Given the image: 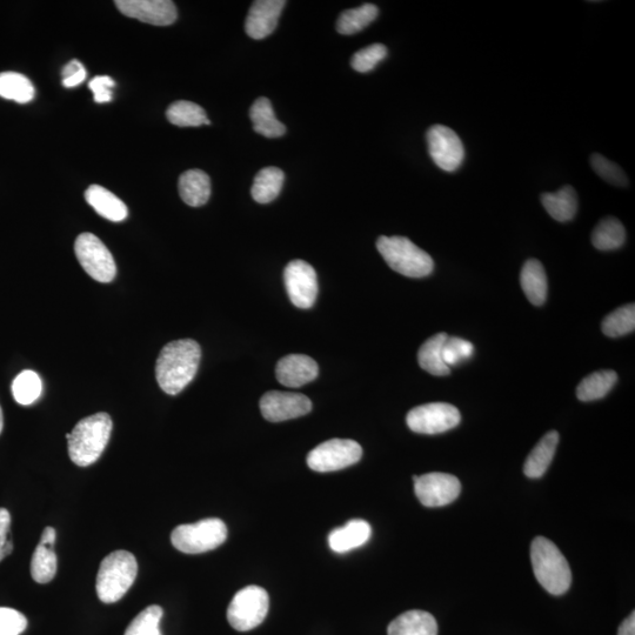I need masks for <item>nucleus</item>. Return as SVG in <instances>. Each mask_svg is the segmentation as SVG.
<instances>
[{
    "mask_svg": "<svg viewBox=\"0 0 635 635\" xmlns=\"http://www.w3.org/2000/svg\"><path fill=\"white\" fill-rule=\"evenodd\" d=\"M200 358L202 349L195 340L182 339L165 345L156 365L160 389L170 396H177L195 379Z\"/></svg>",
    "mask_w": 635,
    "mask_h": 635,
    "instance_id": "obj_1",
    "label": "nucleus"
},
{
    "mask_svg": "<svg viewBox=\"0 0 635 635\" xmlns=\"http://www.w3.org/2000/svg\"><path fill=\"white\" fill-rule=\"evenodd\" d=\"M112 427V419L105 412L80 420L69 439V456L73 463L80 467L95 464L109 444Z\"/></svg>",
    "mask_w": 635,
    "mask_h": 635,
    "instance_id": "obj_2",
    "label": "nucleus"
},
{
    "mask_svg": "<svg viewBox=\"0 0 635 635\" xmlns=\"http://www.w3.org/2000/svg\"><path fill=\"white\" fill-rule=\"evenodd\" d=\"M531 560L539 584L553 596H561L572 584L571 567L559 548L544 537H537L531 546Z\"/></svg>",
    "mask_w": 635,
    "mask_h": 635,
    "instance_id": "obj_3",
    "label": "nucleus"
},
{
    "mask_svg": "<svg viewBox=\"0 0 635 635\" xmlns=\"http://www.w3.org/2000/svg\"><path fill=\"white\" fill-rule=\"evenodd\" d=\"M137 559L127 551L109 554L100 564L97 596L104 604H115L129 592L137 578Z\"/></svg>",
    "mask_w": 635,
    "mask_h": 635,
    "instance_id": "obj_4",
    "label": "nucleus"
},
{
    "mask_svg": "<svg viewBox=\"0 0 635 635\" xmlns=\"http://www.w3.org/2000/svg\"><path fill=\"white\" fill-rule=\"evenodd\" d=\"M377 249L387 265L405 277L424 278L433 272L434 263L430 254L419 249L409 238L380 237Z\"/></svg>",
    "mask_w": 635,
    "mask_h": 635,
    "instance_id": "obj_5",
    "label": "nucleus"
},
{
    "mask_svg": "<svg viewBox=\"0 0 635 635\" xmlns=\"http://www.w3.org/2000/svg\"><path fill=\"white\" fill-rule=\"evenodd\" d=\"M227 538L223 520L209 518L195 524L179 525L171 534L172 545L186 554H199L216 550Z\"/></svg>",
    "mask_w": 635,
    "mask_h": 635,
    "instance_id": "obj_6",
    "label": "nucleus"
},
{
    "mask_svg": "<svg viewBox=\"0 0 635 635\" xmlns=\"http://www.w3.org/2000/svg\"><path fill=\"white\" fill-rule=\"evenodd\" d=\"M269 608L270 598L264 588L247 586L233 597L227 610V620L236 631H251L263 624Z\"/></svg>",
    "mask_w": 635,
    "mask_h": 635,
    "instance_id": "obj_7",
    "label": "nucleus"
},
{
    "mask_svg": "<svg viewBox=\"0 0 635 635\" xmlns=\"http://www.w3.org/2000/svg\"><path fill=\"white\" fill-rule=\"evenodd\" d=\"M363 449L357 441L331 439L313 449L307 456L310 469L320 473L334 472L357 464Z\"/></svg>",
    "mask_w": 635,
    "mask_h": 635,
    "instance_id": "obj_8",
    "label": "nucleus"
},
{
    "mask_svg": "<svg viewBox=\"0 0 635 635\" xmlns=\"http://www.w3.org/2000/svg\"><path fill=\"white\" fill-rule=\"evenodd\" d=\"M80 265L92 279L99 283H111L117 274L115 259L108 247L92 233H83L75 243Z\"/></svg>",
    "mask_w": 635,
    "mask_h": 635,
    "instance_id": "obj_9",
    "label": "nucleus"
},
{
    "mask_svg": "<svg viewBox=\"0 0 635 635\" xmlns=\"http://www.w3.org/2000/svg\"><path fill=\"white\" fill-rule=\"evenodd\" d=\"M461 416L456 406L446 403H431L414 407L407 414L410 430L420 434H439L450 431L460 423Z\"/></svg>",
    "mask_w": 635,
    "mask_h": 635,
    "instance_id": "obj_10",
    "label": "nucleus"
},
{
    "mask_svg": "<svg viewBox=\"0 0 635 635\" xmlns=\"http://www.w3.org/2000/svg\"><path fill=\"white\" fill-rule=\"evenodd\" d=\"M430 156L441 170L454 172L463 164L465 149L463 142L450 127L434 125L426 135Z\"/></svg>",
    "mask_w": 635,
    "mask_h": 635,
    "instance_id": "obj_11",
    "label": "nucleus"
},
{
    "mask_svg": "<svg viewBox=\"0 0 635 635\" xmlns=\"http://www.w3.org/2000/svg\"><path fill=\"white\" fill-rule=\"evenodd\" d=\"M414 492L426 507L450 505L459 497L461 484L457 477L446 473H427L413 477Z\"/></svg>",
    "mask_w": 635,
    "mask_h": 635,
    "instance_id": "obj_12",
    "label": "nucleus"
},
{
    "mask_svg": "<svg viewBox=\"0 0 635 635\" xmlns=\"http://www.w3.org/2000/svg\"><path fill=\"white\" fill-rule=\"evenodd\" d=\"M284 282L294 306L310 309L318 296V278L313 267L304 260H293L286 266Z\"/></svg>",
    "mask_w": 635,
    "mask_h": 635,
    "instance_id": "obj_13",
    "label": "nucleus"
},
{
    "mask_svg": "<svg viewBox=\"0 0 635 635\" xmlns=\"http://www.w3.org/2000/svg\"><path fill=\"white\" fill-rule=\"evenodd\" d=\"M311 410V400L300 393L270 391L260 399V411L272 423L303 417Z\"/></svg>",
    "mask_w": 635,
    "mask_h": 635,
    "instance_id": "obj_14",
    "label": "nucleus"
},
{
    "mask_svg": "<svg viewBox=\"0 0 635 635\" xmlns=\"http://www.w3.org/2000/svg\"><path fill=\"white\" fill-rule=\"evenodd\" d=\"M115 4L124 16L150 25L169 26L178 18L177 6L170 0H118Z\"/></svg>",
    "mask_w": 635,
    "mask_h": 635,
    "instance_id": "obj_15",
    "label": "nucleus"
},
{
    "mask_svg": "<svg viewBox=\"0 0 635 635\" xmlns=\"http://www.w3.org/2000/svg\"><path fill=\"white\" fill-rule=\"evenodd\" d=\"M285 5L284 0H258V2H254L246 18L247 36L256 40L269 37L276 30Z\"/></svg>",
    "mask_w": 635,
    "mask_h": 635,
    "instance_id": "obj_16",
    "label": "nucleus"
},
{
    "mask_svg": "<svg viewBox=\"0 0 635 635\" xmlns=\"http://www.w3.org/2000/svg\"><path fill=\"white\" fill-rule=\"evenodd\" d=\"M319 367L305 354H289L277 364L276 376L280 384L297 389L318 377Z\"/></svg>",
    "mask_w": 635,
    "mask_h": 635,
    "instance_id": "obj_17",
    "label": "nucleus"
},
{
    "mask_svg": "<svg viewBox=\"0 0 635 635\" xmlns=\"http://www.w3.org/2000/svg\"><path fill=\"white\" fill-rule=\"evenodd\" d=\"M372 528L367 521L354 519L345 526L336 528L329 536L331 550L336 553H346L354 548L362 547L369 541Z\"/></svg>",
    "mask_w": 635,
    "mask_h": 635,
    "instance_id": "obj_18",
    "label": "nucleus"
},
{
    "mask_svg": "<svg viewBox=\"0 0 635 635\" xmlns=\"http://www.w3.org/2000/svg\"><path fill=\"white\" fill-rule=\"evenodd\" d=\"M85 199L100 217L113 223L123 222L129 216V210L112 192L99 185H91L85 192Z\"/></svg>",
    "mask_w": 635,
    "mask_h": 635,
    "instance_id": "obj_19",
    "label": "nucleus"
},
{
    "mask_svg": "<svg viewBox=\"0 0 635 635\" xmlns=\"http://www.w3.org/2000/svg\"><path fill=\"white\" fill-rule=\"evenodd\" d=\"M179 195L183 202L192 207H200L211 197V179L205 172L190 170L179 178Z\"/></svg>",
    "mask_w": 635,
    "mask_h": 635,
    "instance_id": "obj_20",
    "label": "nucleus"
},
{
    "mask_svg": "<svg viewBox=\"0 0 635 635\" xmlns=\"http://www.w3.org/2000/svg\"><path fill=\"white\" fill-rule=\"evenodd\" d=\"M389 635H438V624L429 612L409 611L394 619Z\"/></svg>",
    "mask_w": 635,
    "mask_h": 635,
    "instance_id": "obj_21",
    "label": "nucleus"
},
{
    "mask_svg": "<svg viewBox=\"0 0 635 635\" xmlns=\"http://www.w3.org/2000/svg\"><path fill=\"white\" fill-rule=\"evenodd\" d=\"M558 443L559 433L557 431L548 432L539 441L525 461L524 473L526 477L538 479L544 476L552 463L554 454H556Z\"/></svg>",
    "mask_w": 635,
    "mask_h": 635,
    "instance_id": "obj_22",
    "label": "nucleus"
},
{
    "mask_svg": "<svg viewBox=\"0 0 635 635\" xmlns=\"http://www.w3.org/2000/svg\"><path fill=\"white\" fill-rule=\"evenodd\" d=\"M520 284L533 305L541 306L547 298V276L543 264L537 259L527 260L521 270Z\"/></svg>",
    "mask_w": 635,
    "mask_h": 635,
    "instance_id": "obj_23",
    "label": "nucleus"
},
{
    "mask_svg": "<svg viewBox=\"0 0 635 635\" xmlns=\"http://www.w3.org/2000/svg\"><path fill=\"white\" fill-rule=\"evenodd\" d=\"M541 203L548 215L557 222H570L577 215L578 196L572 186H564L556 193H544Z\"/></svg>",
    "mask_w": 635,
    "mask_h": 635,
    "instance_id": "obj_24",
    "label": "nucleus"
},
{
    "mask_svg": "<svg viewBox=\"0 0 635 635\" xmlns=\"http://www.w3.org/2000/svg\"><path fill=\"white\" fill-rule=\"evenodd\" d=\"M250 118L254 131L266 138H279L286 133V126L279 122L270 100L265 97L258 98L251 106Z\"/></svg>",
    "mask_w": 635,
    "mask_h": 635,
    "instance_id": "obj_25",
    "label": "nucleus"
},
{
    "mask_svg": "<svg viewBox=\"0 0 635 635\" xmlns=\"http://www.w3.org/2000/svg\"><path fill=\"white\" fill-rule=\"evenodd\" d=\"M449 338L446 333H438L423 345L418 353V362L421 369L432 374V376H449L450 367L444 363L443 347Z\"/></svg>",
    "mask_w": 635,
    "mask_h": 635,
    "instance_id": "obj_26",
    "label": "nucleus"
},
{
    "mask_svg": "<svg viewBox=\"0 0 635 635\" xmlns=\"http://www.w3.org/2000/svg\"><path fill=\"white\" fill-rule=\"evenodd\" d=\"M285 180L284 172L278 167H265L254 178L251 195L259 204H269L279 196Z\"/></svg>",
    "mask_w": 635,
    "mask_h": 635,
    "instance_id": "obj_27",
    "label": "nucleus"
},
{
    "mask_svg": "<svg viewBox=\"0 0 635 635\" xmlns=\"http://www.w3.org/2000/svg\"><path fill=\"white\" fill-rule=\"evenodd\" d=\"M35 96V86L22 73H0V97L19 104H28L35 99Z\"/></svg>",
    "mask_w": 635,
    "mask_h": 635,
    "instance_id": "obj_28",
    "label": "nucleus"
},
{
    "mask_svg": "<svg viewBox=\"0 0 635 635\" xmlns=\"http://www.w3.org/2000/svg\"><path fill=\"white\" fill-rule=\"evenodd\" d=\"M626 230L620 220L608 217L592 233V244L600 251H613L625 244Z\"/></svg>",
    "mask_w": 635,
    "mask_h": 635,
    "instance_id": "obj_29",
    "label": "nucleus"
},
{
    "mask_svg": "<svg viewBox=\"0 0 635 635\" xmlns=\"http://www.w3.org/2000/svg\"><path fill=\"white\" fill-rule=\"evenodd\" d=\"M618 376L614 371H599L590 374L577 389V397L581 401H594L604 398L617 384Z\"/></svg>",
    "mask_w": 635,
    "mask_h": 635,
    "instance_id": "obj_30",
    "label": "nucleus"
},
{
    "mask_svg": "<svg viewBox=\"0 0 635 635\" xmlns=\"http://www.w3.org/2000/svg\"><path fill=\"white\" fill-rule=\"evenodd\" d=\"M379 10L376 5L365 4L357 9L347 10L340 15L337 30L340 35H354L363 31L377 19Z\"/></svg>",
    "mask_w": 635,
    "mask_h": 635,
    "instance_id": "obj_31",
    "label": "nucleus"
},
{
    "mask_svg": "<svg viewBox=\"0 0 635 635\" xmlns=\"http://www.w3.org/2000/svg\"><path fill=\"white\" fill-rule=\"evenodd\" d=\"M166 117L171 124L179 127H197L211 124L202 106L187 102V100H179V102L173 103L167 109Z\"/></svg>",
    "mask_w": 635,
    "mask_h": 635,
    "instance_id": "obj_32",
    "label": "nucleus"
},
{
    "mask_svg": "<svg viewBox=\"0 0 635 635\" xmlns=\"http://www.w3.org/2000/svg\"><path fill=\"white\" fill-rule=\"evenodd\" d=\"M57 556L52 545L39 543L31 560V576L38 584H48L56 577Z\"/></svg>",
    "mask_w": 635,
    "mask_h": 635,
    "instance_id": "obj_33",
    "label": "nucleus"
},
{
    "mask_svg": "<svg viewBox=\"0 0 635 635\" xmlns=\"http://www.w3.org/2000/svg\"><path fill=\"white\" fill-rule=\"evenodd\" d=\"M42 379L36 372L23 371L13 380L12 394L18 404L28 406L42 396Z\"/></svg>",
    "mask_w": 635,
    "mask_h": 635,
    "instance_id": "obj_34",
    "label": "nucleus"
},
{
    "mask_svg": "<svg viewBox=\"0 0 635 635\" xmlns=\"http://www.w3.org/2000/svg\"><path fill=\"white\" fill-rule=\"evenodd\" d=\"M601 330L607 337L611 338L623 337L633 332L635 330V305L628 304L608 314L601 325Z\"/></svg>",
    "mask_w": 635,
    "mask_h": 635,
    "instance_id": "obj_35",
    "label": "nucleus"
},
{
    "mask_svg": "<svg viewBox=\"0 0 635 635\" xmlns=\"http://www.w3.org/2000/svg\"><path fill=\"white\" fill-rule=\"evenodd\" d=\"M163 614V608L160 606L152 605L145 608L132 620L124 635H163L159 627Z\"/></svg>",
    "mask_w": 635,
    "mask_h": 635,
    "instance_id": "obj_36",
    "label": "nucleus"
},
{
    "mask_svg": "<svg viewBox=\"0 0 635 635\" xmlns=\"http://www.w3.org/2000/svg\"><path fill=\"white\" fill-rule=\"evenodd\" d=\"M387 57V48L383 44H373L354 53L352 68L360 73L370 72Z\"/></svg>",
    "mask_w": 635,
    "mask_h": 635,
    "instance_id": "obj_37",
    "label": "nucleus"
},
{
    "mask_svg": "<svg viewBox=\"0 0 635 635\" xmlns=\"http://www.w3.org/2000/svg\"><path fill=\"white\" fill-rule=\"evenodd\" d=\"M591 165L597 175L603 178L608 184L616 186H626L628 184L624 170L621 169L618 164L611 162V160H608L604 156L598 155V153L592 155Z\"/></svg>",
    "mask_w": 635,
    "mask_h": 635,
    "instance_id": "obj_38",
    "label": "nucleus"
},
{
    "mask_svg": "<svg viewBox=\"0 0 635 635\" xmlns=\"http://www.w3.org/2000/svg\"><path fill=\"white\" fill-rule=\"evenodd\" d=\"M474 351L473 344L465 339L452 337L447 338L443 347V360L447 366H456L463 360L472 357Z\"/></svg>",
    "mask_w": 635,
    "mask_h": 635,
    "instance_id": "obj_39",
    "label": "nucleus"
},
{
    "mask_svg": "<svg viewBox=\"0 0 635 635\" xmlns=\"http://www.w3.org/2000/svg\"><path fill=\"white\" fill-rule=\"evenodd\" d=\"M28 627L22 613L9 607H0V635H20Z\"/></svg>",
    "mask_w": 635,
    "mask_h": 635,
    "instance_id": "obj_40",
    "label": "nucleus"
},
{
    "mask_svg": "<svg viewBox=\"0 0 635 635\" xmlns=\"http://www.w3.org/2000/svg\"><path fill=\"white\" fill-rule=\"evenodd\" d=\"M115 86V80L106 76L93 78L89 84V88L95 95V102L98 104L111 102Z\"/></svg>",
    "mask_w": 635,
    "mask_h": 635,
    "instance_id": "obj_41",
    "label": "nucleus"
},
{
    "mask_svg": "<svg viewBox=\"0 0 635 635\" xmlns=\"http://www.w3.org/2000/svg\"><path fill=\"white\" fill-rule=\"evenodd\" d=\"M11 516L8 510L0 508V561L10 556L13 543L10 534Z\"/></svg>",
    "mask_w": 635,
    "mask_h": 635,
    "instance_id": "obj_42",
    "label": "nucleus"
},
{
    "mask_svg": "<svg viewBox=\"0 0 635 635\" xmlns=\"http://www.w3.org/2000/svg\"><path fill=\"white\" fill-rule=\"evenodd\" d=\"M86 70L84 65L78 60H71L69 64L64 66L62 71L64 88L72 89L82 84L86 78Z\"/></svg>",
    "mask_w": 635,
    "mask_h": 635,
    "instance_id": "obj_43",
    "label": "nucleus"
},
{
    "mask_svg": "<svg viewBox=\"0 0 635 635\" xmlns=\"http://www.w3.org/2000/svg\"><path fill=\"white\" fill-rule=\"evenodd\" d=\"M618 635H635V613L633 612L619 627Z\"/></svg>",
    "mask_w": 635,
    "mask_h": 635,
    "instance_id": "obj_44",
    "label": "nucleus"
},
{
    "mask_svg": "<svg viewBox=\"0 0 635 635\" xmlns=\"http://www.w3.org/2000/svg\"><path fill=\"white\" fill-rule=\"evenodd\" d=\"M56 537L57 533L55 528L46 527L42 533V538H40V543L53 546L56 543Z\"/></svg>",
    "mask_w": 635,
    "mask_h": 635,
    "instance_id": "obj_45",
    "label": "nucleus"
},
{
    "mask_svg": "<svg viewBox=\"0 0 635 635\" xmlns=\"http://www.w3.org/2000/svg\"><path fill=\"white\" fill-rule=\"evenodd\" d=\"M3 427H4L3 410H2V407H0V433H2Z\"/></svg>",
    "mask_w": 635,
    "mask_h": 635,
    "instance_id": "obj_46",
    "label": "nucleus"
}]
</instances>
